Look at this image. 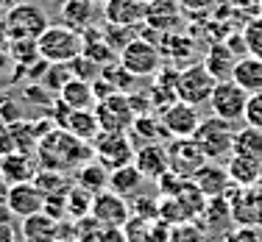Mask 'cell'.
Instances as JSON below:
<instances>
[{"label": "cell", "instance_id": "db71d44e", "mask_svg": "<svg viewBox=\"0 0 262 242\" xmlns=\"http://www.w3.org/2000/svg\"><path fill=\"white\" fill-rule=\"evenodd\" d=\"M103 3H106V0H103Z\"/></svg>", "mask_w": 262, "mask_h": 242}, {"label": "cell", "instance_id": "7402d4cb", "mask_svg": "<svg viewBox=\"0 0 262 242\" xmlns=\"http://www.w3.org/2000/svg\"><path fill=\"white\" fill-rule=\"evenodd\" d=\"M61 26L84 34L92 28V17H95V0H64L61 3Z\"/></svg>", "mask_w": 262, "mask_h": 242}, {"label": "cell", "instance_id": "44dd1931", "mask_svg": "<svg viewBox=\"0 0 262 242\" xmlns=\"http://www.w3.org/2000/svg\"><path fill=\"white\" fill-rule=\"evenodd\" d=\"M182 17V6L176 0H154L145 9V26L159 34H173V28L179 26Z\"/></svg>", "mask_w": 262, "mask_h": 242}, {"label": "cell", "instance_id": "816d5d0a", "mask_svg": "<svg viewBox=\"0 0 262 242\" xmlns=\"http://www.w3.org/2000/svg\"><path fill=\"white\" fill-rule=\"evenodd\" d=\"M259 17H262V6H259Z\"/></svg>", "mask_w": 262, "mask_h": 242}, {"label": "cell", "instance_id": "74e56055", "mask_svg": "<svg viewBox=\"0 0 262 242\" xmlns=\"http://www.w3.org/2000/svg\"><path fill=\"white\" fill-rule=\"evenodd\" d=\"M67 67H70L73 78H78V81H86V84H92V81H98V78H101V64H95L92 59H86L84 53H81L78 59H73Z\"/></svg>", "mask_w": 262, "mask_h": 242}, {"label": "cell", "instance_id": "ba28073f", "mask_svg": "<svg viewBox=\"0 0 262 242\" xmlns=\"http://www.w3.org/2000/svg\"><path fill=\"white\" fill-rule=\"evenodd\" d=\"M95 117L101 131H117V134H128L131 126H134V109L128 103V95L117 92L112 98H103V101L95 103Z\"/></svg>", "mask_w": 262, "mask_h": 242}, {"label": "cell", "instance_id": "d590c367", "mask_svg": "<svg viewBox=\"0 0 262 242\" xmlns=\"http://www.w3.org/2000/svg\"><path fill=\"white\" fill-rule=\"evenodd\" d=\"M243 39H246V51L254 59H262V17H251L243 28Z\"/></svg>", "mask_w": 262, "mask_h": 242}, {"label": "cell", "instance_id": "4316f807", "mask_svg": "<svg viewBox=\"0 0 262 242\" xmlns=\"http://www.w3.org/2000/svg\"><path fill=\"white\" fill-rule=\"evenodd\" d=\"M232 81L237 86L254 95V92H262V59H254V56H243L234 67Z\"/></svg>", "mask_w": 262, "mask_h": 242}, {"label": "cell", "instance_id": "7a4b0ae2", "mask_svg": "<svg viewBox=\"0 0 262 242\" xmlns=\"http://www.w3.org/2000/svg\"><path fill=\"white\" fill-rule=\"evenodd\" d=\"M192 142L204 153L207 161H223L234 153V126L221 117H204L201 126L192 134Z\"/></svg>", "mask_w": 262, "mask_h": 242}, {"label": "cell", "instance_id": "60d3db41", "mask_svg": "<svg viewBox=\"0 0 262 242\" xmlns=\"http://www.w3.org/2000/svg\"><path fill=\"white\" fill-rule=\"evenodd\" d=\"M184 184H187V178H182L179 173H173V170H167L162 178H157V187H159V195H162V198L176 195V192L182 189Z\"/></svg>", "mask_w": 262, "mask_h": 242}, {"label": "cell", "instance_id": "d6986e66", "mask_svg": "<svg viewBox=\"0 0 262 242\" xmlns=\"http://www.w3.org/2000/svg\"><path fill=\"white\" fill-rule=\"evenodd\" d=\"M226 173H229V181L237 189H254L262 176V161L251 159V156H240V153H232L226 161Z\"/></svg>", "mask_w": 262, "mask_h": 242}, {"label": "cell", "instance_id": "30bf717a", "mask_svg": "<svg viewBox=\"0 0 262 242\" xmlns=\"http://www.w3.org/2000/svg\"><path fill=\"white\" fill-rule=\"evenodd\" d=\"M246 103H248V92L243 89V86H237L234 81H221V84L215 86V92H212V98H209L212 114L226 120V123H232V126L237 120H243Z\"/></svg>", "mask_w": 262, "mask_h": 242}, {"label": "cell", "instance_id": "b9f144b4", "mask_svg": "<svg viewBox=\"0 0 262 242\" xmlns=\"http://www.w3.org/2000/svg\"><path fill=\"white\" fill-rule=\"evenodd\" d=\"M176 3L182 6V11H187V14H204V11L215 9L217 0H176Z\"/></svg>", "mask_w": 262, "mask_h": 242}, {"label": "cell", "instance_id": "f1b7e54d", "mask_svg": "<svg viewBox=\"0 0 262 242\" xmlns=\"http://www.w3.org/2000/svg\"><path fill=\"white\" fill-rule=\"evenodd\" d=\"M84 56L86 59H92L95 64H112V61H117V53L109 47V42L103 39V28H86L84 34Z\"/></svg>", "mask_w": 262, "mask_h": 242}, {"label": "cell", "instance_id": "ee69618b", "mask_svg": "<svg viewBox=\"0 0 262 242\" xmlns=\"http://www.w3.org/2000/svg\"><path fill=\"white\" fill-rule=\"evenodd\" d=\"M223 3H226L229 9H234V11H246V14H251V17H259L262 0H223Z\"/></svg>", "mask_w": 262, "mask_h": 242}, {"label": "cell", "instance_id": "ab89813d", "mask_svg": "<svg viewBox=\"0 0 262 242\" xmlns=\"http://www.w3.org/2000/svg\"><path fill=\"white\" fill-rule=\"evenodd\" d=\"M243 120H246V126L259 128V131H262V92L248 95V103H246V114H243Z\"/></svg>", "mask_w": 262, "mask_h": 242}, {"label": "cell", "instance_id": "836d02e7", "mask_svg": "<svg viewBox=\"0 0 262 242\" xmlns=\"http://www.w3.org/2000/svg\"><path fill=\"white\" fill-rule=\"evenodd\" d=\"M23 231H26V239L28 242H51L53 239V231H56V220L39 212V214L28 217Z\"/></svg>", "mask_w": 262, "mask_h": 242}, {"label": "cell", "instance_id": "d4e9b609", "mask_svg": "<svg viewBox=\"0 0 262 242\" xmlns=\"http://www.w3.org/2000/svg\"><path fill=\"white\" fill-rule=\"evenodd\" d=\"M59 98L67 109L78 111V109H95V92H92V84L86 81H78V78H70L64 86L59 89Z\"/></svg>", "mask_w": 262, "mask_h": 242}, {"label": "cell", "instance_id": "8d00e7d4", "mask_svg": "<svg viewBox=\"0 0 262 242\" xmlns=\"http://www.w3.org/2000/svg\"><path fill=\"white\" fill-rule=\"evenodd\" d=\"M167 242H207V234L195 223H179L167 228Z\"/></svg>", "mask_w": 262, "mask_h": 242}, {"label": "cell", "instance_id": "7bdbcfd3", "mask_svg": "<svg viewBox=\"0 0 262 242\" xmlns=\"http://www.w3.org/2000/svg\"><path fill=\"white\" fill-rule=\"evenodd\" d=\"M9 153H17L14 148V134H11L9 123H0V156H9Z\"/></svg>", "mask_w": 262, "mask_h": 242}, {"label": "cell", "instance_id": "e575fe53", "mask_svg": "<svg viewBox=\"0 0 262 242\" xmlns=\"http://www.w3.org/2000/svg\"><path fill=\"white\" fill-rule=\"evenodd\" d=\"M137 36H140V28H123V26H109V22H106V28H103V39L109 42V47L115 53H120L131 39H137Z\"/></svg>", "mask_w": 262, "mask_h": 242}, {"label": "cell", "instance_id": "5bb4252c", "mask_svg": "<svg viewBox=\"0 0 262 242\" xmlns=\"http://www.w3.org/2000/svg\"><path fill=\"white\" fill-rule=\"evenodd\" d=\"M6 206L11 209V214H14V217L28 220V217L39 214L42 209H45V195L36 189L34 181H28V184H14V187L9 189V201H6Z\"/></svg>", "mask_w": 262, "mask_h": 242}, {"label": "cell", "instance_id": "ac0fdd59", "mask_svg": "<svg viewBox=\"0 0 262 242\" xmlns=\"http://www.w3.org/2000/svg\"><path fill=\"white\" fill-rule=\"evenodd\" d=\"M237 61H240V59H237V56L229 51L226 42L217 39V42H212V45L207 47V53H204V61H201V64L207 67V72L217 81V84H221V81H232Z\"/></svg>", "mask_w": 262, "mask_h": 242}, {"label": "cell", "instance_id": "3957f363", "mask_svg": "<svg viewBox=\"0 0 262 242\" xmlns=\"http://www.w3.org/2000/svg\"><path fill=\"white\" fill-rule=\"evenodd\" d=\"M39 59L48 64H70L84 53V36L67 26H48V31L36 39Z\"/></svg>", "mask_w": 262, "mask_h": 242}, {"label": "cell", "instance_id": "4dcf8cb0", "mask_svg": "<svg viewBox=\"0 0 262 242\" xmlns=\"http://www.w3.org/2000/svg\"><path fill=\"white\" fill-rule=\"evenodd\" d=\"M234 153L262 161V131L259 128L246 126V128H240V131H234Z\"/></svg>", "mask_w": 262, "mask_h": 242}, {"label": "cell", "instance_id": "8fae6325", "mask_svg": "<svg viewBox=\"0 0 262 242\" xmlns=\"http://www.w3.org/2000/svg\"><path fill=\"white\" fill-rule=\"evenodd\" d=\"M90 217L98 223V228H123L131 220V206L126 198L115 195L112 189H103L92 201Z\"/></svg>", "mask_w": 262, "mask_h": 242}, {"label": "cell", "instance_id": "f907efd6", "mask_svg": "<svg viewBox=\"0 0 262 242\" xmlns=\"http://www.w3.org/2000/svg\"><path fill=\"white\" fill-rule=\"evenodd\" d=\"M140 3H145V6H148V3H154V0H140Z\"/></svg>", "mask_w": 262, "mask_h": 242}, {"label": "cell", "instance_id": "c3c4849f", "mask_svg": "<svg viewBox=\"0 0 262 242\" xmlns=\"http://www.w3.org/2000/svg\"><path fill=\"white\" fill-rule=\"evenodd\" d=\"M20 0H0V11H9L11 6H17Z\"/></svg>", "mask_w": 262, "mask_h": 242}, {"label": "cell", "instance_id": "f35d334b", "mask_svg": "<svg viewBox=\"0 0 262 242\" xmlns=\"http://www.w3.org/2000/svg\"><path fill=\"white\" fill-rule=\"evenodd\" d=\"M70 78H73V72H70V67H67V64H48V70H45V89H53L56 95H59V89Z\"/></svg>", "mask_w": 262, "mask_h": 242}, {"label": "cell", "instance_id": "bcb514c9", "mask_svg": "<svg viewBox=\"0 0 262 242\" xmlns=\"http://www.w3.org/2000/svg\"><path fill=\"white\" fill-rule=\"evenodd\" d=\"M11 209L9 206H0V226H11Z\"/></svg>", "mask_w": 262, "mask_h": 242}, {"label": "cell", "instance_id": "f6af8a7d", "mask_svg": "<svg viewBox=\"0 0 262 242\" xmlns=\"http://www.w3.org/2000/svg\"><path fill=\"white\" fill-rule=\"evenodd\" d=\"M11 64H14V61H11L9 45H6V42H0V72H6V70H9Z\"/></svg>", "mask_w": 262, "mask_h": 242}, {"label": "cell", "instance_id": "6da1fadb", "mask_svg": "<svg viewBox=\"0 0 262 242\" xmlns=\"http://www.w3.org/2000/svg\"><path fill=\"white\" fill-rule=\"evenodd\" d=\"M95 159L90 142H81L73 134H67L64 128H53L45 139L36 148V161H39V170H78L81 164Z\"/></svg>", "mask_w": 262, "mask_h": 242}, {"label": "cell", "instance_id": "7dc6e473", "mask_svg": "<svg viewBox=\"0 0 262 242\" xmlns=\"http://www.w3.org/2000/svg\"><path fill=\"white\" fill-rule=\"evenodd\" d=\"M0 42H6V11H0Z\"/></svg>", "mask_w": 262, "mask_h": 242}, {"label": "cell", "instance_id": "ffe728a7", "mask_svg": "<svg viewBox=\"0 0 262 242\" xmlns=\"http://www.w3.org/2000/svg\"><path fill=\"white\" fill-rule=\"evenodd\" d=\"M192 184H195L207 198H223L229 192V187H232L229 173H226V167H223L221 161H207V164L192 176Z\"/></svg>", "mask_w": 262, "mask_h": 242}, {"label": "cell", "instance_id": "484cf974", "mask_svg": "<svg viewBox=\"0 0 262 242\" xmlns=\"http://www.w3.org/2000/svg\"><path fill=\"white\" fill-rule=\"evenodd\" d=\"M128 136L140 148V145H151V142H162L167 136V131L162 128L159 114H140V117H134V126H131Z\"/></svg>", "mask_w": 262, "mask_h": 242}, {"label": "cell", "instance_id": "f546056e", "mask_svg": "<svg viewBox=\"0 0 262 242\" xmlns=\"http://www.w3.org/2000/svg\"><path fill=\"white\" fill-rule=\"evenodd\" d=\"M34 184H36V189H39L45 198L67 195L70 187H73L70 178H67L64 173H59V170H39V173H36V178H34Z\"/></svg>", "mask_w": 262, "mask_h": 242}, {"label": "cell", "instance_id": "d6a6232c", "mask_svg": "<svg viewBox=\"0 0 262 242\" xmlns=\"http://www.w3.org/2000/svg\"><path fill=\"white\" fill-rule=\"evenodd\" d=\"M9 45V53H11V61H14L17 67H23V70H28V67L39 64V47H36V39H11L6 42Z\"/></svg>", "mask_w": 262, "mask_h": 242}, {"label": "cell", "instance_id": "e0dca14e", "mask_svg": "<svg viewBox=\"0 0 262 242\" xmlns=\"http://www.w3.org/2000/svg\"><path fill=\"white\" fill-rule=\"evenodd\" d=\"M159 51H162V59L170 61V67L176 70H184V67L195 64V42L184 34H162V39L157 42Z\"/></svg>", "mask_w": 262, "mask_h": 242}, {"label": "cell", "instance_id": "52a82bcc", "mask_svg": "<svg viewBox=\"0 0 262 242\" xmlns=\"http://www.w3.org/2000/svg\"><path fill=\"white\" fill-rule=\"evenodd\" d=\"M215 86H217V81L209 76L201 61H195V64L184 67V70L179 72L176 98L184 103H190V106H204V103H209Z\"/></svg>", "mask_w": 262, "mask_h": 242}, {"label": "cell", "instance_id": "603a6c76", "mask_svg": "<svg viewBox=\"0 0 262 242\" xmlns=\"http://www.w3.org/2000/svg\"><path fill=\"white\" fill-rule=\"evenodd\" d=\"M142 173L134 167V161L131 164H123V167H117V170H109V189L115 192V195H120V198H134V195H140V187H142Z\"/></svg>", "mask_w": 262, "mask_h": 242}, {"label": "cell", "instance_id": "1f68e13d", "mask_svg": "<svg viewBox=\"0 0 262 242\" xmlns=\"http://www.w3.org/2000/svg\"><path fill=\"white\" fill-rule=\"evenodd\" d=\"M92 201H95V195L81 187H70V192L64 195V212L73 217V220H86L92 212Z\"/></svg>", "mask_w": 262, "mask_h": 242}, {"label": "cell", "instance_id": "2e32d148", "mask_svg": "<svg viewBox=\"0 0 262 242\" xmlns=\"http://www.w3.org/2000/svg\"><path fill=\"white\" fill-rule=\"evenodd\" d=\"M39 173V161L26 153H9V156H0V178H3L9 187L14 184H28L36 178Z\"/></svg>", "mask_w": 262, "mask_h": 242}, {"label": "cell", "instance_id": "8992f818", "mask_svg": "<svg viewBox=\"0 0 262 242\" xmlns=\"http://www.w3.org/2000/svg\"><path fill=\"white\" fill-rule=\"evenodd\" d=\"M92 153H95V161H101L106 170H117V167L134 161L137 145L131 142L128 134L101 131L95 139H92Z\"/></svg>", "mask_w": 262, "mask_h": 242}, {"label": "cell", "instance_id": "277c9868", "mask_svg": "<svg viewBox=\"0 0 262 242\" xmlns=\"http://www.w3.org/2000/svg\"><path fill=\"white\" fill-rule=\"evenodd\" d=\"M117 61L131 72L134 78H154L162 70L165 59H162V51L157 42H148L142 36L131 39L120 53H117Z\"/></svg>", "mask_w": 262, "mask_h": 242}, {"label": "cell", "instance_id": "7c38bea8", "mask_svg": "<svg viewBox=\"0 0 262 242\" xmlns=\"http://www.w3.org/2000/svg\"><path fill=\"white\" fill-rule=\"evenodd\" d=\"M167 161H170V170L179 173L187 181H192V176L207 164L204 153L198 151V145L192 139H173L167 145Z\"/></svg>", "mask_w": 262, "mask_h": 242}, {"label": "cell", "instance_id": "cb8c5ba5", "mask_svg": "<svg viewBox=\"0 0 262 242\" xmlns=\"http://www.w3.org/2000/svg\"><path fill=\"white\" fill-rule=\"evenodd\" d=\"M61 128H64L67 134H73L76 139H81V142H90V145H92V139H95V136L101 134V126H98L95 109H78V111H70Z\"/></svg>", "mask_w": 262, "mask_h": 242}, {"label": "cell", "instance_id": "4fadbf2b", "mask_svg": "<svg viewBox=\"0 0 262 242\" xmlns=\"http://www.w3.org/2000/svg\"><path fill=\"white\" fill-rule=\"evenodd\" d=\"M134 167L142 173L145 181H157L167 170H170V161H167V145L162 142H151V145H140L134 153Z\"/></svg>", "mask_w": 262, "mask_h": 242}, {"label": "cell", "instance_id": "681fc988", "mask_svg": "<svg viewBox=\"0 0 262 242\" xmlns=\"http://www.w3.org/2000/svg\"><path fill=\"white\" fill-rule=\"evenodd\" d=\"M254 189H259V192H262V176H259V181H257V187H254Z\"/></svg>", "mask_w": 262, "mask_h": 242}, {"label": "cell", "instance_id": "9a60e30c", "mask_svg": "<svg viewBox=\"0 0 262 242\" xmlns=\"http://www.w3.org/2000/svg\"><path fill=\"white\" fill-rule=\"evenodd\" d=\"M145 3L140 0H106L103 3V17L109 26H123V28H142L145 26Z\"/></svg>", "mask_w": 262, "mask_h": 242}, {"label": "cell", "instance_id": "5b68a950", "mask_svg": "<svg viewBox=\"0 0 262 242\" xmlns=\"http://www.w3.org/2000/svg\"><path fill=\"white\" fill-rule=\"evenodd\" d=\"M48 14L34 3H17L6 11V42L11 39H39L48 31Z\"/></svg>", "mask_w": 262, "mask_h": 242}, {"label": "cell", "instance_id": "83f0119b", "mask_svg": "<svg viewBox=\"0 0 262 242\" xmlns=\"http://www.w3.org/2000/svg\"><path fill=\"white\" fill-rule=\"evenodd\" d=\"M76 187L92 192V195H98V192L109 189V170L101 164V161H86V164H81L76 170Z\"/></svg>", "mask_w": 262, "mask_h": 242}, {"label": "cell", "instance_id": "f5cc1de1", "mask_svg": "<svg viewBox=\"0 0 262 242\" xmlns=\"http://www.w3.org/2000/svg\"><path fill=\"white\" fill-rule=\"evenodd\" d=\"M61 3H64V0H61Z\"/></svg>", "mask_w": 262, "mask_h": 242}, {"label": "cell", "instance_id": "9c48e42d", "mask_svg": "<svg viewBox=\"0 0 262 242\" xmlns=\"http://www.w3.org/2000/svg\"><path fill=\"white\" fill-rule=\"evenodd\" d=\"M159 120L170 139H192L195 128L201 126L198 106H190L184 101H173L165 109H159Z\"/></svg>", "mask_w": 262, "mask_h": 242}]
</instances>
